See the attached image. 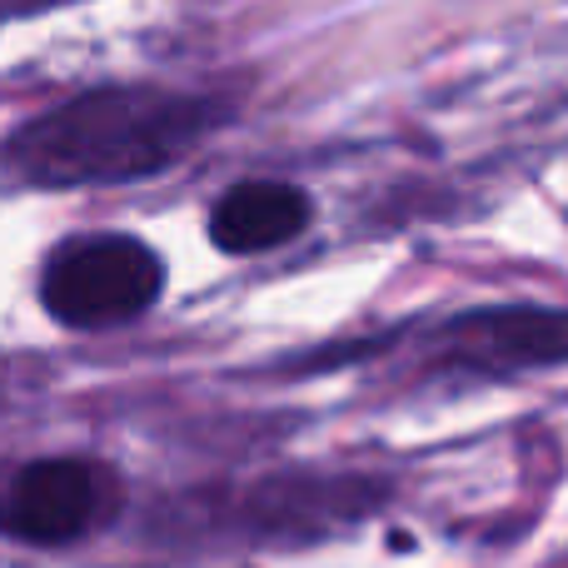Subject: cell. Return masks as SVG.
<instances>
[{"label":"cell","instance_id":"obj_1","mask_svg":"<svg viewBox=\"0 0 568 568\" xmlns=\"http://www.w3.org/2000/svg\"><path fill=\"white\" fill-rule=\"evenodd\" d=\"M225 125V105L175 85H100L26 120L0 165L36 190H90L155 180Z\"/></svg>","mask_w":568,"mask_h":568},{"label":"cell","instance_id":"obj_2","mask_svg":"<svg viewBox=\"0 0 568 568\" xmlns=\"http://www.w3.org/2000/svg\"><path fill=\"white\" fill-rule=\"evenodd\" d=\"M165 290V265L135 235H75L40 270V304L65 329H115Z\"/></svg>","mask_w":568,"mask_h":568},{"label":"cell","instance_id":"obj_3","mask_svg":"<svg viewBox=\"0 0 568 568\" xmlns=\"http://www.w3.org/2000/svg\"><path fill=\"white\" fill-rule=\"evenodd\" d=\"M120 509V479L95 459H36L0 494V534L36 549H60Z\"/></svg>","mask_w":568,"mask_h":568},{"label":"cell","instance_id":"obj_4","mask_svg":"<svg viewBox=\"0 0 568 568\" xmlns=\"http://www.w3.org/2000/svg\"><path fill=\"white\" fill-rule=\"evenodd\" d=\"M439 349L469 369H544L568 359V310H534V304H504V310L459 314L439 329Z\"/></svg>","mask_w":568,"mask_h":568},{"label":"cell","instance_id":"obj_5","mask_svg":"<svg viewBox=\"0 0 568 568\" xmlns=\"http://www.w3.org/2000/svg\"><path fill=\"white\" fill-rule=\"evenodd\" d=\"M314 205L290 180H240L210 210V240L225 255H270L310 230Z\"/></svg>","mask_w":568,"mask_h":568},{"label":"cell","instance_id":"obj_6","mask_svg":"<svg viewBox=\"0 0 568 568\" xmlns=\"http://www.w3.org/2000/svg\"><path fill=\"white\" fill-rule=\"evenodd\" d=\"M75 6V0H0V20H20V16H45V10Z\"/></svg>","mask_w":568,"mask_h":568}]
</instances>
